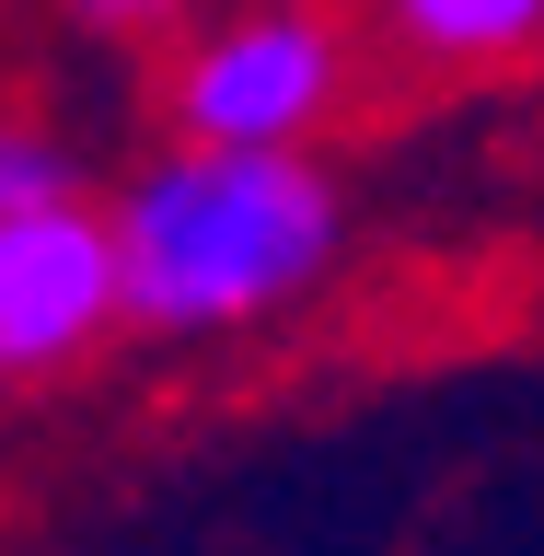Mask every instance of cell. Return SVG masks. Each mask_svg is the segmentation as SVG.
<instances>
[{"label":"cell","mask_w":544,"mask_h":556,"mask_svg":"<svg viewBox=\"0 0 544 556\" xmlns=\"http://www.w3.org/2000/svg\"><path fill=\"white\" fill-rule=\"evenodd\" d=\"M47 12H59L69 35H93V47H163L198 0H47Z\"/></svg>","instance_id":"6"},{"label":"cell","mask_w":544,"mask_h":556,"mask_svg":"<svg viewBox=\"0 0 544 556\" xmlns=\"http://www.w3.org/2000/svg\"><path fill=\"white\" fill-rule=\"evenodd\" d=\"M59 186H81L69 139L47 128L24 93H0V208H35V198H59Z\"/></svg>","instance_id":"5"},{"label":"cell","mask_w":544,"mask_h":556,"mask_svg":"<svg viewBox=\"0 0 544 556\" xmlns=\"http://www.w3.org/2000/svg\"><path fill=\"white\" fill-rule=\"evenodd\" d=\"M116 278L128 337L151 348H243L302 325L347 278L359 198L325 151H243V139H151L116 186Z\"/></svg>","instance_id":"1"},{"label":"cell","mask_w":544,"mask_h":556,"mask_svg":"<svg viewBox=\"0 0 544 556\" xmlns=\"http://www.w3.org/2000/svg\"><path fill=\"white\" fill-rule=\"evenodd\" d=\"M128 337V278H116V220L93 186H59L35 208H0V406L81 382Z\"/></svg>","instance_id":"3"},{"label":"cell","mask_w":544,"mask_h":556,"mask_svg":"<svg viewBox=\"0 0 544 556\" xmlns=\"http://www.w3.org/2000/svg\"><path fill=\"white\" fill-rule=\"evenodd\" d=\"M382 70L406 81H510L544 59V0H347Z\"/></svg>","instance_id":"4"},{"label":"cell","mask_w":544,"mask_h":556,"mask_svg":"<svg viewBox=\"0 0 544 556\" xmlns=\"http://www.w3.org/2000/svg\"><path fill=\"white\" fill-rule=\"evenodd\" d=\"M371 35L347 0H198L151 47V116L174 139L325 151L371 93Z\"/></svg>","instance_id":"2"}]
</instances>
